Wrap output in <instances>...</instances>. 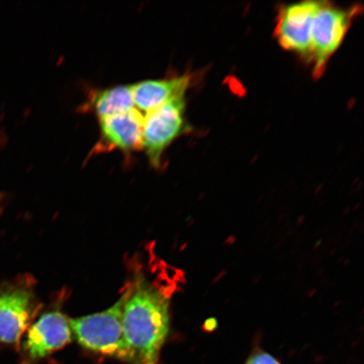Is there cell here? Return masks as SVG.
<instances>
[{
    "label": "cell",
    "mask_w": 364,
    "mask_h": 364,
    "mask_svg": "<svg viewBox=\"0 0 364 364\" xmlns=\"http://www.w3.org/2000/svg\"><path fill=\"white\" fill-rule=\"evenodd\" d=\"M170 296L144 275L129 284L124 320V361L158 364L170 331Z\"/></svg>",
    "instance_id": "6da1fadb"
},
{
    "label": "cell",
    "mask_w": 364,
    "mask_h": 364,
    "mask_svg": "<svg viewBox=\"0 0 364 364\" xmlns=\"http://www.w3.org/2000/svg\"><path fill=\"white\" fill-rule=\"evenodd\" d=\"M129 287L113 306L102 312L72 318L70 328L78 343L95 353L124 361V312Z\"/></svg>",
    "instance_id": "7a4b0ae2"
},
{
    "label": "cell",
    "mask_w": 364,
    "mask_h": 364,
    "mask_svg": "<svg viewBox=\"0 0 364 364\" xmlns=\"http://www.w3.org/2000/svg\"><path fill=\"white\" fill-rule=\"evenodd\" d=\"M362 12L357 6L344 8L321 1L313 22L309 63L316 79L324 74L332 56L343 44L355 18Z\"/></svg>",
    "instance_id": "3957f363"
},
{
    "label": "cell",
    "mask_w": 364,
    "mask_h": 364,
    "mask_svg": "<svg viewBox=\"0 0 364 364\" xmlns=\"http://www.w3.org/2000/svg\"><path fill=\"white\" fill-rule=\"evenodd\" d=\"M186 114V100L181 97L144 116L142 149L154 169H161L166 150L180 136L191 131Z\"/></svg>",
    "instance_id": "277c9868"
},
{
    "label": "cell",
    "mask_w": 364,
    "mask_h": 364,
    "mask_svg": "<svg viewBox=\"0 0 364 364\" xmlns=\"http://www.w3.org/2000/svg\"><path fill=\"white\" fill-rule=\"evenodd\" d=\"M321 1H301L282 6L274 36L281 48L309 62L314 20Z\"/></svg>",
    "instance_id": "5b68a950"
},
{
    "label": "cell",
    "mask_w": 364,
    "mask_h": 364,
    "mask_svg": "<svg viewBox=\"0 0 364 364\" xmlns=\"http://www.w3.org/2000/svg\"><path fill=\"white\" fill-rule=\"evenodd\" d=\"M35 309L33 286L27 282L0 288V346L17 345L28 328Z\"/></svg>",
    "instance_id": "8992f818"
},
{
    "label": "cell",
    "mask_w": 364,
    "mask_h": 364,
    "mask_svg": "<svg viewBox=\"0 0 364 364\" xmlns=\"http://www.w3.org/2000/svg\"><path fill=\"white\" fill-rule=\"evenodd\" d=\"M144 116L138 109L99 120L100 136L94 154L118 150L132 154L142 149Z\"/></svg>",
    "instance_id": "52a82bcc"
},
{
    "label": "cell",
    "mask_w": 364,
    "mask_h": 364,
    "mask_svg": "<svg viewBox=\"0 0 364 364\" xmlns=\"http://www.w3.org/2000/svg\"><path fill=\"white\" fill-rule=\"evenodd\" d=\"M71 340L70 321L62 312L51 311L30 327L23 348L30 360H39L65 347Z\"/></svg>",
    "instance_id": "ba28073f"
},
{
    "label": "cell",
    "mask_w": 364,
    "mask_h": 364,
    "mask_svg": "<svg viewBox=\"0 0 364 364\" xmlns=\"http://www.w3.org/2000/svg\"><path fill=\"white\" fill-rule=\"evenodd\" d=\"M193 82V75L186 74L132 84L135 107L141 112L147 113L174 100L185 97Z\"/></svg>",
    "instance_id": "9c48e42d"
},
{
    "label": "cell",
    "mask_w": 364,
    "mask_h": 364,
    "mask_svg": "<svg viewBox=\"0 0 364 364\" xmlns=\"http://www.w3.org/2000/svg\"><path fill=\"white\" fill-rule=\"evenodd\" d=\"M136 108L131 85H119L112 87L92 90L82 107L93 113L98 119L119 115Z\"/></svg>",
    "instance_id": "30bf717a"
},
{
    "label": "cell",
    "mask_w": 364,
    "mask_h": 364,
    "mask_svg": "<svg viewBox=\"0 0 364 364\" xmlns=\"http://www.w3.org/2000/svg\"><path fill=\"white\" fill-rule=\"evenodd\" d=\"M245 364H281L271 354L265 352H257L250 357Z\"/></svg>",
    "instance_id": "8fae6325"
},
{
    "label": "cell",
    "mask_w": 364,
    "mask_h": 364,
    "mask_svg": "<svg viewBox=\"0 0 364 364\" xmlns=\"http://www.w3.org/2000/svg\"><path fill=\"white\" fill-rule=\"evenodd\" d=\"M217 327V321L215 318H209L204 323V329L208 331H213Z\"/></svg>",
    "instance_id": "7c38bea8"
}]
</instances>
